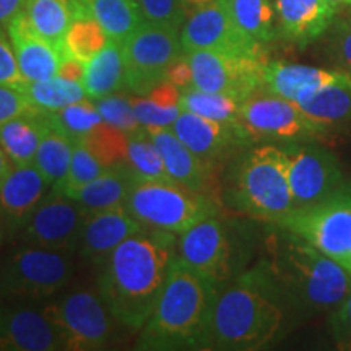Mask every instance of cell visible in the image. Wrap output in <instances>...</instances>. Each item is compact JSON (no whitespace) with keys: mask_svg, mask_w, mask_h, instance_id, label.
I'll return each instance as SVG.
<instances>
[{"mask_svg":"<svg viewBox=\"0 0 351 351\" xmlns=\"http://www.w3.org/2000/svg\"><path fill=\"white\" fill-rule=\"evenodd\" d=\"M178 257V234L145 228L99 265L98 291L122 327L140 332L160 301Z\"/></svg>","mask_w":351,"mask_h":351,"instance_id":"1","label":"cell"},{"mask_svg":"<svg viewBox=\"0 0 351 351\" xmlns=\"http://www.w3.org/2000/svg\"><path fill=\"white\" fill-rule=\"evenodd\" d=\"M219 288L176 257L160 301L135 341V350H210V324Z\"/></svg>","mask_w":351,"mask_h":351,"instance_id":"2","label":"cell"},{"mask_svg":"<svg viewBox=\"0 0 351 351\" xmlns=\"http://www.w3.org/2000/svg\"><path fill=\"white\" fill-rule=\"evenodd\" d=\"M287 301L265 265L241 275L219 293L210 324V350H261L276 340Z\"/></svg>","mask_w":351,"mask_h":351,"instance_id":"3","label":"cell"},{"mask_svg":"<svg viewBox=\"0 0 351 351\" xmlns=\"http://www.w3.org/2000/svg\"><path fill=\"white\" fill-rule=\"evenodd\" d=\"M271 238L270 258L262 262L289 306L320 311L340 306L351 291V274L295 232Z\"/></svg>","mask_w":351,"mask_h":351,"instance_id":"4","label":"cell"},{"mask_svg":"<svg viewBox=\"0 0 351 351\" xmlns=\"http://www.w3.org/2000/svg\"><path fill=\"white\" fill-rule=\"evenodd\" d=\"M234 204L252 217L276 223L295 210L283 147L261 145L239 160L232 184Z\"/></svg>","mask_w":351,"mask_h":351,"instance_id":"5","label":"cell"},{"mask_svg":"<svg viewBox=\"0 0 351 351\" xmlns=\"http://www.w3.org/2000/svg\"><path fill=\"white\" fill-rule=\"evenodd\" d=\"M73 252L21 244L0 257V300L43 302L62 293L75 275Z\"/></svg>","mask_w":351,"mask_h":351,"instance_id":"6","label":"cell"},{"mask_svg":"<svg viewBox=\"0 0 351 351\" xmlns=\"http://www.w3.org/2000/svg\"><path fill=\"white\" fill-rule=\"evenodd\" d=\"M125 208L145 228L178 236L218 212L215 200L205 192L171 179L137 181L127 197Z\"/></svg>","mask_w":351,"mask_h":351,"instance_id":"7","label":"cell"},{"mask_svg":"<svg viewBox=\"0 0 351 351\" xmlns=\"http://www.w3.org/2000/svg\"><path fill=\"white\" fill-rule=\"evenodd\" d=\"M44 307L62 335L65 351H98L112 343L119 322L98 289H64L44 301Z\"/></svg>","mask_w":351,"mask_h":351,"instance_id":"8","label":"cell"},{"mask_svg":"<svg viewBox=\"0 0 351 351\" xmlns=\"http://www.w3.org/2000/svg\"><path fill=\"white\" fill-rule=\"evenodd\" d=\"M295 232L351 274V189L306 208H295L275 223Z\"/></svg>","mask_w":351,"mask_h":351,"instance_id":"9","label":"cell"},{"mask_svg":"<svg viewBox=\"0 0 351 351\" xmlns=\"http://www.w3.org/2000/svg\"><path fill=\"white\" fill-rule=\"evenodd\" d=\"M182 52L179 29L145 21L122 43L125 86L137 96L148 95L166 80L171 64Z\"/></svg>","mask_w":351,"mask_h":351,"instance_id":"10","label":"cell"},{"mask_svg":"<svg viewBox=\"0 0 351 351\" xmlns=\"http://www.w3.org/2000/svg\"><path fill=\"white\" fill-rule=\"evenodd\" d=\"M192 70V86L210 93H225L244 101L263 90L265 60L219 51L184 52Z\"/></svg>","mask_w":351,"mask_h":351,"instance_id":"11","label":"cell"},{"mask_svg":"<svg viewBox=\"0 0 351 351\" xmlns=\"http://www.w3.org/2000/svg\"><path fill=\"white\" fill-rule=\"evenodd\" d=\"M184 52L219 51L263 59V44L239 28L228 0H215L192 10L181 28Z\"/></svg>","mask_w":351,"mask_h":351,"instance_id":"12","label":"cell"},{"mask_svg":"<svg viewBox=\"0 0 351 351\" xmlns=\"http://www.w3.org/2000/svg\"><path fill=\"white\" fill-rule=\"evenodd\" d=\"M283 150L287 153L288 179L295 208L322 204L345 189L339 161L326 148L289 143Z\"/></svg>","mask_w":351,"mask_h":351,"instance_id":"13","label":"cell"},{"mask_svg":"<svg viewBox=\"0 0 351 351\" xmlns=\"http://www.w3.org/2000/svg\"><path fill=\"white\" fill-rule=\"evenodd\" d=\"M258 91L245 98L239 109V124L251 142H293L322 132L307 119L296 103L269 91Z\"/></svg>","mask_w":351,"mask_h":351,"instance_id":"14","label":"cell"},{"mask_svg":"<svg viewBox=\"0 0 351 351\" xmlns=\"http://www.w3.org/2000/svg\"><path fill=\"white\" fill-rule=\"evenodd\" d=\"M86 215L88 212L80 204L51 189L16 238L21 244L77 252Z\"/></svg>","mask_w":351,"mask_h":351,"instance_id":"15","label":"cell"},{"mask_svg":"<svg viewBox=\"0 0 351 351\" xmlns=\"http://www.w3.org/2000/svg\"><path fill=\"white\" fill-rule=\"evenodd\" d=\"M0 351H65L59 328L43 302L3 301Z\"/></svg>","mask_w":351,"mask_h":351,"instance_id":"16","label":"cell"},{"mask_svg":"<svg viewBox=\"0 0 351 351\" xmlns=\"http://www.w3.org/2000/svg\"><path fill=\"white\" fill-rule=\"evenodd\" d=\"M178 257L221 287L231 270V243L221 219L212 215L179 234Z\"/></svg>","mask_w":351,"mask_h":351,"instance_id":"17","label":"cell"},{"mask_svg":"<svg viewBox=\"0 0 351 351\" xmlns=\"http://www.w3.org/2000/svg\"><path fill=\"white\" fill-rule=\"evenodd\" d=\"M171 129L187 148L212 166L234 148L252 143L241 125L212 121L189 111H181Z\"/></svg>","mask_w":351,"mask_h":351,"instance_id":"18","label":"cell"},{"mask_svg":"<svg viewBox=\"0 0 351 351\" xmlns=\"http://www.w3.org/2000/svg\"><path fill=\"white\" fill-rule=\"evenodd\" d=\"M142 230L145 226L132 217L125 205L90 212L83 223L77 254L85 262L99 267L117 245Z\"/></svg>","mask_w":351,"mask_h":351,"instance_id":"19","label":"cell"},{"mask_svg":"<svg viewBox=\"0 0 351 351\" xmlns=\"http://www.w3.org/2000/svg\"><path fill=\"white\" fill-rule=\"evenodd\" d=\"M51 189V184L34 165L13 166L0 181V218L8 228L10 241L16 239L21 228Z\"/></svg>","mask_w":351,"mask_h":351,"instance_id":"20","label":"cell"},{"mask_svg":"<svg viewBox=\"0 0 351 351\" xmlns=\"http://www.w3.org/2000/svg\"><path fill=\"white\" fill-rule=\"evenodd\" d=\"M13 52L26 82H39L59 75L64 52L39 34L21 10L7 26Z\"/></svg>","mask_w":351,"mask_h":351,"instance_id":"21","label":"cell"},{"mask_svg":"<svg viewBox=\"0 0 351 351\" xmlns=\"http://www.w3.org/2000/svg\"><path fill=\"white\" fill-rule=\"evenodd\" d=\"M274 5L278 36L301 47L322 36L339 15L332 0H274Z\"/></svg>","mask_w":351,"mask_h":351,"instance_id":"22","label":"cell"},{"mask_svg":"<svg viewBox=\"0 0 351 351\" xmlns=\"http://www.w3.org/2000/svg\"><path fill=\"white\" fill-rule=\"evenodd\" d=\"M348 77V72H332L311 65L267 62L263 67V91L296 103L320 88L343 82Z\"/></svg>","mask_w":351,"mask_h":351,"instance_id":"23","label":"cell"},{"mask_svg":"<svg viewBox=\"0 0 351 351\" xmlns=\"http://www.w3.org/2000/svg\"><path fill=\"white\" fill-rule=\"evenodd\" d=\"M155 142L171 181L205 192L212 178V165L195 155L171 127H145Z\"/></svg>","mask_w":351,"mask_h":351,"instance_id":"24","label":"cell"},{"mask_svg":"<svg viewBox=\"0 0 351 351\" xmlns=\"http://www.w3.org/2000/svg\"><path fill=\"white\" fill-rule=\"evenodd\" d=\"M46 125V114L36 109L21 112L0 125V147L13 166L33 165Z\"/></svg>","mask_w":351,"mask_h":351,"instance_id":"25","label":"cell"},{"mask_svg":"<svg viewBox=\"0 0 351 351\" xmlns=\"http://www.w3.org/2000/svg\"><path fill=\"white\" fill-rule=\"evenodd\" d=\"M137 181L138 179L127 166H112L104 171L99 178L70 192L67 197L80 204L88 213L122 207L125 205L127 197Z\"/></svg>","mask_w":351,"mask_h":351,"instance_id":"26","label":"cell"},{"mask_svg":"<svg viewBox=\"0 0 351 351\" xmlns=\"http://www.w3.org/2000/svg\"><path fill=\"white\" fill-rule=\"evenodd\" d=\"M82 85L88 99L96 101L125 86V65L122 44L109 39L106 46L83 67Z\"/></svg>","mask_w":351,"mask_h":351,"instance_id":"27","label":"cell"},{"mask_svg":"<svg viewBox=\"0 0 351 351\" xmlns=\"http://www.w3.org/2000/svg\"><path fill=\"white\" fill-rule=\"evenodd\" d=\"M298 108L320 130L351 122V73L343 82L320 88L315 93L296 101Z\"/></svg>","mask_w":351,"mask_h":351,"instance_id":"28","label":"cell"},{"mask_svg":"<svg viewBox=\"0 0 351 351\" xmlns=\"http://www.w3.org/2000/svg\"><path fill=\"white\" fill-rule=\"evenodd\" d=\"M82 7V0H26L23 12L34 29L64 52L65 36Z\"/></svg>","mask_w":351,"mask_h":351,"instance_id":"29","label":"cell"},{"mask_svg":"<svg viewBox=\"0 0 351 351\" xmlns=\"http://www.w3.org/2000/svg\"><path fill=\"white\" fill-rule=\"evenodd\" d=\"M108 38L122 44L145 23L138 0H82Z\"/></svg>","mask_w":351,"mask_h":351,"instance_id":"30","label":"cell"},{"mask_svg":"<svg viewBox=\"0 0 351 351\" xmlns=\"http://www.w3.org/2000/svg\"><path fill=\"white\" fill-rule=\"evenodd\" d=\"M29 106L39 112H56L60 109L86 99V91L82 82L70 80L60 75L39 82H26L21 86Z\"/></svg>","mask_w":351,"mask_h":351,"instance_id":"31","label":"cell"},{"mask_svg":"<svg viewBox=\"0 0 351 351\" xmlns=\"http://www.w3.org/2000/svg\"><path fill=\"white\" fill-rule=\"evenodd\" d=\"M72 140L47 122L33 165L44 176V179L51 184L52 189L59 186L65 179V176H67L70 160H72Z\"/></svg>","mask_w":351,"mask_h":351,"instance_id":"32","label":"cell"},{"mask_svg":"<svg viewBox=\"0 0 351 351\" xmlns=\"http://www.w3.org/2000/svg\"><path fill=\"white\" fill-rule=\"evenodd\" d=\"M228 5L239 28L261 44L278 36L274 0H228Z\"/></svg>","mask_w":351,"mask_h":351,"instance_id":"33","label":"cell"},{"mask_svg":"<svg viewBox=\"0 0 351 351\" xmlns=\"http://www.w3.org/2000/svg\"><path fill=\"white\" fill-rule=\"evenodd\" d=\"M109 41L106 32L103 29L93 15L83 5L70 25L67 36L64 41V56H70L85 65L93 59Z\"/></svg>","mask_w":351,"mask_h":351,"instance_id":"34","label":"cell"},{"mask_svg":"<svg viewBox=\"0 0 351 351\" xmlns=\"http://www.w3.org/2000/svg\"><path fill=\"white\" fill-rule=\"evenodd\" d=\"M127 168L138 181H165L169 179L155 142L145 127L127 132Z\"/></svg>","mask_w":351,"mask_h":351,"instance_id":"35","label":"cell"},{"mask_svg":"<svg viewBox=\"0 0 351 351\" xmlns=\"http://www.w3.org/2000/svg\"><path fill=\"white\" fill-rule=\"evenodd\" d=\"M243 101L225 93H210L191 86L181 91L179 106L182 111L199 114L207 119L225 122V124H239V109Z\"/></svg>","mask_w":351,"mask_h":351,"instance_id":"36","label":"cell"},{"mask_svg":"<svg viewBox=\"0 0 351 351\" xmlns=\"http://www.w3.org/2000/svg\"><path fill=\"white\" fill-rule=\"evenodd\" d=\"M44 114H46L47 122L57 130L62 132L64 135H67L72 142L85 140L96 127L104 122L96 104L91 103V99L88 98L70 104L60 111Z\"/></svg>","mask_w":351,"mask_h":351,"instance_id":"37","label":"cell"},{"mask_svg":"<svg viewBox=\"0 0 351 351\" xmlns=\"http://www.w3.org/2000/svg\"><path fill=\"white\" fill-rule=\"evenodd\" d=\"M106 169L108 166L95 155L93 150L88 147L85 140H77V142H73L72 160H70L67 176H65L64 181L57 187L52 189V191L67 195L70 192L83 187L85 184L91 182L93 179L99 178Z\"/></svg>","mask_w":351,"mask_h":351,"instance_id":"38","label":"cell"},{"mask_svg":"<svg viewBox=\"0 0 351 351\" xmlns=\"http://www.w3.org/2000/svg\"><path fill=\"white\" fill-rule=\"evenodd\" d=\"M85 142L108 168L127 166V132L103 122Z\"/></svg>","mask_w":351,"mask_h":351,"instance_id":"39","label":"cell"},{"mask_svg":"<svg viewBox=\"0 0 351 351\" xmlns=\"http://www.w3.org/2000/svg\"><path fill=\"white\" fill-rule=\"evenodd\" d=\"M95 104L103 121L109 125L117 127V129L124 132H134L138 127H142L138 124L137 117H135L132 98L112 93L101 99H96Z\"/></svg>","mask_w":351,"mask_h":351,"instance_id":"40","label":"cell"},{"mask_svg":"<svg viewBox=\"0 0 351 351\" xmlns=\"http://www.w3.org/2000/svg\"><path fill=\"white\" fill-rule=\"evenodd\" d=\"M143 19L148 23L179 29L187 20V7L184 0H138Z\"/></svg>","mask_w":351,"mask_h":351,"instance_id":"41","label":"cell"},{"mask_svg":"<svg viewBox=\"0 0 351 351\" xmlns=\"http://www.w3.org/2000/svg\"><path fill=\"white\" fill-rule=\"evenodd\" d=\"M135 117L142 127H171L181 114V106L165 108L152 101L148 96L132 98Z\"/></svg>","mask_w":351,"mask_h":351,"instance_id":"42","label":"cell"},{"mask_svg":"<svg viewBox=\"0 0 351 351\" xmlns=\"http://www.w3.org/2000/svg\"><path fill=\"white\" fill-rule=\"evenodd\" d=\"M26 80L21 75L13 52L10 36L5 26H0V85L2 86H23Z\"/></svg>","mask_w":351,"mask_h":351,"instance_id":"43","label":"cell"},{"mask_svg":"<svg viewBox=\"0 0 351 351\" xmlns=\"http://www.w3.org/2000/svg\"><path fill=\"white\" fill-rule=\"evenodd\" d=\"M33 109L20 88L0 85V125L21 112Z\"/></svg>","mask_w":351,"mask_h":351,"instance_id":"44","label":"cell"},{"mask_svg":"<svg viewBox=\"0 0 351 351\" xmlns=\"http://www.w3.org/2000/svg\"><path fill=\"white\" fill-rule=\"evenodd\" d=\"M333 333L341 348L351 350V291L350 295L340 302L339 311L332 320Z\"/></svg>","mask_w":351,"mask_h":351,"instance_id":"45","label":"cell"},{"mask_svg":"<svg viewBox=\"0 0 351 351\" xmlns=\"http://www.w3.org/2000/svg\"><path fill=\"white\" fill-rule=\"evenodd\" d=\"M333 49H335L337 60L351 70V21L350 23H341L335 32L333 38Z\"/></svg>","mask_w":351,"mask_h":351,"instance_id":"46","label":"cell"},{"mask_svg":"<svg viewBox=\"0 0 351 351\" xmlns=\"http://www.w3.org/2000/svg\"><path fill=\"white\" fill-rule=\"evenodd\" d=\"M166 80H169L181 91L192 86V70L184 52L174 60L173 64H171L168 72H166Z\"/></svg>","mask_w":351,"mask_h":351,"instance_id":"47","label":"cell"},{"mask_svg":"<svg viewBox=\"0 0 351 351\" xmlns=\"http://www.w3.org/2000/svg\"><path fill=\"white\" fill-rule=\"evenodd\" d=\"M26 0H0V26H8V23L15 19L25 8Z\"/></svg>","mask_w":351,"mask_h":351,"instance_id":"48","label":"cell"},{"mask_svg":"<svg viewBox=\"0 0 351 351\" xmlns=\"http://www.w3.org/2000/svg\"><path fill=\"white\" fill-rule=\"evenodd\" d=\"M12 168H13L12 160L8 158L7 153L3 152V148L0 147V181H2V179L5 178L8 173H10Z\"/></svg>","mask_w":351,"mask_h":351,"instance_id":"49","label":"cell"},{"mask_svg":"<svg viewBox=\"0 0 351 351\" xmlns=\"http://www.w3.org/2000/svg\"><path fill=\"white\" fill-rule=\"evenodd\" d=\"M8 241H10V232H8V228L5 223H3V219L0 218V249H2Z\"/></svg>","mask_w":351,"mask_h":351,"instance_id":"50","label":"cell"},{"mask_svg":"<svg viewBox=\"0 0 351 351\" xmlns=\"http://www.w3.org/2000/svg\"><path fill=\"white\" fill-rule=\"evenodd\" d=\"M212 2H215V0H184L187 10H189V8H191V10H195V8L208 5V3H212Z\"/></svg>","mask_w":351,"mask_h":351,"instance_id":"51","label":"cell"},{"mask_svg":"<svg viewBox=\"0 0 351 351\" xmlns=\"http://www.w3.org/2000/svg\"><path fill=\"white\" fill-rule=\"evenodd\" d=\"M332 2H335L337 5H343V7H351V0H332Z\"/></svg>","mask_w":351,"mask_h":351,"instance_id":"52","label":"cell"},{"mask_svg":"<svg viewBox=\"0 0 351 351\" xmlns=\"http://www.w3.org/2000/svg\"><path fill=\"white\" fill-rule=\"evenodd\" d=\"M2 304H3V301H2V300H0V311H2Z\"/></svg>","mask_w":351,"mask_h":351,"instance_id":"53","label":"cell"}]
</instances>
